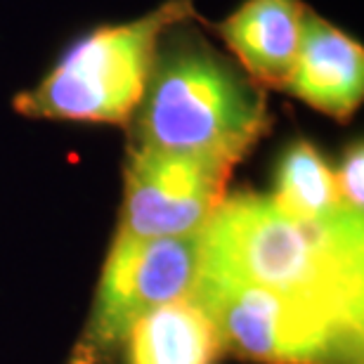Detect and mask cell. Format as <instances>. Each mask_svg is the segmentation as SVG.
<instances>
[{
    "mask_svg": "<svg viewBox=\"0 0 364 364\" xmlns=\"http://www.w3.org/2000/svg\"><path fill=\"white\" fill-rule=\"evenodd\" d=\"M272 203L291 218L308 223H338L346 218H364L355 213L341 196L336 171L310 142L296 140L284 151L277 166V185Z\"/></svg>",
    "mask_w": 364,
    "mask_h": 364,
    "instance_id": "obj_10",
    "label": "cell"
},
{
    "mask_svg": "<svg viewBox=\"0 0 364 364\" xmlns=\"http://www.w3.org/2000/svg\"><path fill=\"white\" fill-rule=\"evenodd\" d=\"M192 19H199L192 0H166L137 19L95 28L69 46L31 90L19 92L12 107L28 119L126 126L161 36Z\"/></svg>",
    "mask_w": 364,
    "mask_h": 364,
    "instance_id": "obj_3",
    "label": "cell"
},
{
    "mask_svg": "<svg viewBox=\"0 0 364 364\" xmlns=\"http://www.w3.org/2000/svg\"><path fill=\"white\" fill-rule=\"evenodd\" d=\"M223 348L258 364H362V329L258 284L201 267L192 294Z\"/></svg>",
    "mask_w": 364,
    "mask_h": 364,
    "instance_id": "obj_4",
    "label": "cell"
},
{
    "mask_svg": "<svg viewBox=\"0 0 364 364\" xmlns=\"http://www.w3.org/2000/svg\"><path fill=\"white\" fill-rule=\"evenodd\" d=\"M230 176V166L130 144L119 232L140 239L201 235L225 201Z\"/></svg>",
    "mask_w": 364,
    "mask_h": 364,
    "instance_id": "obj_6",
    "label": "cell"
},
{
    "mask_svg": "<svg viewBox=\"0 0 364 364\" xmlns=\"http://www.w3.org/2000/svg\"><path fill=\"white\" fill-rule=\"evenodd\" d=\"M336 182L341 189V196L348 203V208H353L355 213H364V149L362 142H355L350 149L346 151L343 161H341L336 171Z\"/></svg>",
    "mask_w": 364,
    "mask_h": 364,
    "instance_id": "obj_11",
    "label": "cell"
},
{
    "mask_svg": "<svg viewBox=\"0 0 364 364\" xmlns=\"http://www.w3.org/2000/svg\"><path fill=\"white\" fill-rule=\"evenodd\" d=\"M192 21L171 26L159 41L128 121L130 144L235 168L270 128L267 97Z\"/></svg>",
    "mask_w": 364,
    "mask_h": 364,
    "instance_id": "obj_2",
    "label": "cell"
},
{
    "mask_svg": "<svg viewBox=\"0 0 364 364\" xmlns=\"http://www.w3.org/2000/svg\"><path fill=\"white\" fill-rule=\"evenodd\" d=\"M201 267L258 284L362 329L364 218L308 223L270 196L225 199L201 232Z\"/></svg>",
    "mask_w": 364,
    "mask_h": 364,
    "instance_id": "obj_1",
    "label": "cell"
},
{
    "mask_svg": "<svg viewBox=\"0 0 364 364\" xmlns=\"http://www.w3.org/2000/svg\"><path fill=\"white\" fill-rule=\"evenodd\" d=\"M126 364H218L223 338L192 296L147 312L126 338Z\"/></svg>",
    "mask_w": 364,
    "mask_h": 364,
    "instance_id": "obj_9",
    "label": "cell"
},
{
    "mask_svg": "<svg viewBox=\"0 0 364 364\" xmlns=\"http://www.w3.org/2000/svg\"><path fill=\"white\" fill-rule=\"evenodd\" d=\"M287 92L336 121H348L364 97V50L324 17L305 14Z\"/></svg>",
    "mask_w": 364,
    "mask_h": 364,
    "instance_id": "obj_7",
    "label": "cell"
},
{
    "mask_svg": "<svg viewBox=\"0 0 364 364\" xmlns=\"http://www.w3.org/2000/svg\"><path fill=\"white\" fill-rule=\"evenodd\" d=\"M199 270L201 235L140 239L119 232L69 364H116L130 329L159 305L187 298Z\"/></svg>",
    "mask_w": 364,
    "mask_h": 364,
    "instance_id": "obj_5",
    "label": "cell"
},
{
    "mask_svg": "<svg viewBox=\"0 0 364 364\" xmlns=\"http://www.w3.org/2000/svg\"><path fill=\"white\" fill-rule=\"evenodd\" d=\"M303 0H244L215 26L237 64L260 88H287L301 48Z\"/></svg>",
    "mask_w": 364,
    "mask_h": 364,
    "instance_id": "obj_8",
    "label": "cell"
}]
</instances>
